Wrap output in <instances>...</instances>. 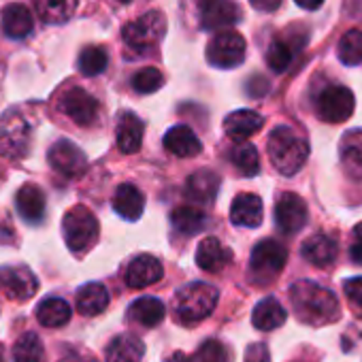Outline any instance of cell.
I'll list each match as a JSON object with an SVG mask.
<instances>
[{
    "label": "cell",
    "instance_id": "obj_1",
    "mask_svg": "<svg viewBox=\"0 0 362 362\" xmlns=\"http://www.w3.org/2000/svg\"><path fill=\"white\" fill-rule=\"evenodd\" d=\"M290 303H292L296 317L309 326H324V324L339 320L341 315L337 296L328 288L309 279H300L292 284Z\"/></svg>",
    "mask_w": 362,
    "mask_h": 362
},
{
    "label": "cell",
    "instance_id": "obj_2",
    "mask_svg": "<svg viewBox=\"0 0 362 362\" xmlns=\"http://www.w3.org/2000/svg\"><path fill=\"white\" fill-rule=\"evenodd\" d=\"M267 149H269L271 164L277 168V173L286 177L296 175L309 158V143L300 134H296L290 126H277L269 134Z\"/></svg>",
    "mask_w": 362,
    "mask_h": 362
},
{
    "label": "cell",
    "instance_id": "obj_3",
    "mask_svg": "<svg viewBox=\"0 0 362 362\" xmlns=\"http://www.w3.org/2000/svg\"><path fill=\"white\" fill-rule=\"evenodd\" d=\"M218 298H220L218 288L203 284V281H194V284L179 290V294L175 298V313H177L179 322L197 324L214 313Z\"/></svg>",
    "mask_w": 362,
    "mask_h": 362
},
{
    "label": "cell",
    "instance_id": "obj_4",
    "mask_svg": "<svg viewBox=\"0 0 362 362\" xmlns=\"http://www.w3.org/2000/svg\"><path fill=\"white\" fill-rule=\"evenodd\" d=\"M164 33H166V18L160 11H147L139 20L126 24L122 30V37L130 49L139 54H147L156 49Z\"/></svg>",
    "mask_w": 362,
    "mask_h": 362
},
{
    "label": "cell",
    "instance_id": "obj_5",
    "mask_svg": "<svg viewBox=\"0 0 362 362\" xmlns=\"http://www.w3.org/2000/svg\"><path fill=\"white\" fill-rule=\"evenodd\" d=\"M286 260H288V250L284 243H279L275 239H262L254 247L252 258H250L252 281H256L260 286L271 284L284 271Z\"/></svg>",
    "mask_w": 362,
    "mask_h": 362
},
{
    "label": "cell",
    "instance_id": "obj_6",
    "mask_svg": "<svg viewBox=\"0 0 362 362\" xmlns=\"http://www.w3.org/2000/svg\"><path fill=\"white\" fill-rule=\"evenodd\" d=\"M62 235L71 252H83L98 239V220L88 207L77 205L66 211L62 220Z\"/></svg>",
    "mask_w": 362,
    "mask_h": 362
},
{
    "label": "cell",
    "instance_id": "obj_7",
    "mask_svg": "<svg viewBox=\"0 0 362 362\" xmlns=\"http://www.w3.org/2000/svg\"><path fill=\"white\" fill-rule=\"evenodd\" d=\"M30 124L18 111H11L0 122V156L24 158L30 147Z\"/></svg>",
    "mask_w": 362,
    "mask_h": 362
},
{
    "label": "cell",
    "instance_id": "obj_8",
    "mask_svg": "<svg viewBox=\"0 0 362 362\" xmlns=\"http://www.w3.org/2000/svg\"><path fill=\"white\" fill-rule=\"evenodd\" d=\"M207 60L216 69H235L245 60V39L235 30L218 33L207 45Z\"/></svg>",
    "mask_w": 362,
    "mask_h": 362
},
{
    "label": "cell",
    "instance_id": "obj_9",
    "mask_svg": "<svg viewBox=\"0 0 362 362\" xmlns=\"http://www.w3.org/2000/svg\"><path fill=\"white\" fill-rule=\"evenodd\" d=\"M354 94L345 86H330L317 96V115L328 124L347 122L354 113Z\"/></svg>",
    "mask_w": 362,
    "mask_h": 362
},
{
    "label": "cell",
    "instance_id": "obj_10",
    "mask_svg": "<svg viewBox=\"0 0 362 362\" xmlns=\"http://www.w3.org/2000/svg\"><path fill=\"white\" fill-rule=\"evenodd\" d=\"M58 109L71 117L77 126H92L96 119H98V111H100V105L98 100L86 92L83 88H69L60 100H58Z\"/></svg>",
    "mask_w": 362,
    "mask_h": 362
},
{
    "label": "cell",
    "instance_id": "obj_11",
    "mask_svg": "<svg viewBox=\"0 0 362 362\" xmlns=\"http://www.w3.org/2000/svg\"><path fill=\"white\" fill-rule=\"evenodd\" d=\"M241 20L235 0H199V24L203 30H226Z\"/></svg>",
    "mask_w": 362,
    "mask_h": 362
},
{
    "label": "cell",
    "instance_id": "obj_12",
    "mask_svg": "<svg viewBox=\"0 0 362 362\" xmlns=\"http://www.w3.org/2000/svg\"><path fill=\"white\" fill-rule=\"evenodd\" d=\"M39 279L28 267L0 269V292L11 300H28L37 294Z\"/></svg>",
    "mask_w": 362,
    "mask_h": 362
},
{
    "label": "cell",
    "instance_id": "obj_13",
    "mask_svg": "<svg viewBox=\"0 0 362 362\" xmlns=\"http://www.w3.org/2000/svg\"><path fill=\"white\" fill-rule=\"evenodd\" d=\"M309 220L307 203L294 194L284 192L275 203V224L284 235H296Z\"/></svg>",
    "mask_w": 362,
    "mask_h": 362
},
{
    "label": "cell",
    "instance_id": "obj_14",
    "mask_svg": "<svg viewBox=\"0 0 362 362\" xmlns=\"http://www.w3.org/2000/svg\"><path fill=\"white\" fill-rule=\"evenodd\" d=\"M49 164L64 177H81L88 170L86 153L71 141L60 139L49 149Z\"/></svg>",
    "mask_w": 362,
    "mask_h": 362
},
{
    "label": "cell",
    "instance_id": "obj_15",
    "mask_svg": "<svg viewBox=\"0 0 362 362\" xmlns=\"http://www.w3.org/2000/svg\"><path fill=\"white\" fill-rule=\"evenodd\" d=\"M162 275H164L162 262L158 258L149 256V254H141V256H136L128 264V269H126V284L130 288L141 290V288H149V286L158 284L162 279Z\"/></svg>",
    "mask_w": 362,
    "mask_h": 362
},
{
    "label": "cell",
    "instance_id": "obj_16",
    "mask_svg": "<svg viewBox=\"0 0 362 362\" xmlns=\"http://www.w3.org/2000/svg\"><path fill=\"white\" fill-rule=\"evenodd\" d=\"M16 205H18V214L24 222L28 224H39L45 218V209H47V199L45 192L35 186V184H24L18 190L16 197Z\"/></svg>",
    "mask_w": 362,
    "mask_h": 362
},
{
    "label": "cell",
    "instance_id": "obj_17",
    "mask_svg": "<svg viewBox=\"0 0 362 362\" xmlns=\"http://www.w3.org/2000/svg\"><path fill=\"white\" fill-rule=\"evenodd\" d=\"M220 190V177L214 170H197L186 181V197L199 205H211Z\"/></svg>",
    "mask_w": 362,
    "mask_h": 362
},
{
    "label": "cell",
    "instance_id": "obj_18",
    "mask_svg": "<svg viewBox=\"0 0 362 362\" xmlns=\"http://www.w3.org/2000/svg\"><path fill=\"white\" fill-rule=\"evenodd\" d=\"M164 149L177 158H194L201 153L203 145L190 126H173L164 134Z\"/></svg>",
    "mask_w": 362,
    "mask_h": 362
},
{
    "label": "cell",
    "instance_id": "obj_19",
    "mask_svg": "<svg viewBox=\"0 0 362 362\" xmlns=\"http://www.w3.org/2000/svg\"><path fill=\"white\" fill-rule=\"evenodd\" d=\"M337 252H339L337 241H334L330 235H324V233L309 237V239L303 243V247H300L303 258H305L309 264L320 267V269L330 267V264L337 260Z\"/></svg>",
    "mask_w": 362,
    "mask_h": 362
},
{
    "label": "cell",
    "instance_id": "obj_20",
    "mask_svg": "<svg viewBox=\"0 0 362 362\" xmlns=\"http://www.w3.org/2000/svg\"><path fill=\"white\" fill-rule=\"evenodd\" d=\"M264 126V117L252 109H239V111H233L226 119H224V132L235 139L237 143L239 141H245L250 136H254L256 132H260V128Z\"/></svg>",
    "mask_w": 362,
    "mask_h": 362
},
{
    "label": "cell",
    "instance_id": "obj_21",
    "mask_svg": "<svg viewBox=\"0 0 362 362\" xmlns=\"http://www.w3.org/2000/svg\"><path fill=\"white\" fill-rule=\"evenodd\" d=\"M233 260V252L224 247L216 237H207L201 241L197 250V264L207 273H222Z\"/></svg>",
    "mask_w": 362,
    "mask_h": 362
},
{
    "label": "cell",
    "instance_id": "obj_22",
    "mask_svg": "<svg viewBox=\"0 0 362 362\" xmlns=\"http://www.w3.org/2000/svg\"><path fill=\"white\" fill-rule=\"evenodd\" d=\"M264 211H262V199L256 194H239L233 201L230 207V220L237 226H245V228H258L262 224Z\"/></svg>",
    "mask_w": 362,
    "mask_h": 362
},
{
    "label": "cell",
    "instance_id": "obj_23",
    "mask_svg": "<svg viewBox=\"0 0 362 362\" xmlns=\"http://www.w3.org/2000/svg\"><path fill=\"white\" fill-rule=\"evenodd\" d=\"M143 122L130 113L124 111L117 119V130H115V139H117V147L122 153H134L141 149L143 143Z\"/></svg>",
    "mask_w": 362,
    "mask_h": 362
},
{
    "label": "cell",
    "instance_id": "obj_24",
    "mask_svg": "<svg viewBox=\"0 0 362 362\" xmlns=\"http://www.w3.org/2000/svg\"><path fill=\"white\" fill-rule=\"evenodd\" d=\"M113 209L128 222H134L143 216L145 194L134 184H122L113 197Z\"/></svg>",
    "mask_w": 362,
    "mask_h": 362
},
{
    "label": "cell",
    "instance_id": "obj_25",
    "mask_svg": "<svg viewBox=\"0 0 362 362\" xmlns=\"http://www.w3.org/2000/svg\"><path fill=\"white\" fill-rule=\"evenodd\" d=\"M35 20L26 5L13 3L3 9V33L9 39H24L33 33Z\"/></svg>",
    "mask_w": 362,
    "mask_h": 362
},
{
    "label": "cell",
    "instance_id": "obj_26",
    "mask_svg": "<svg viewBox=\"0 0 362 362\" xmlns=\"http://www.w3.org/2000/svg\"><path fill=\"white\" fill-rule=\"evenodd\" d=\"M339 153H341V164L347 170V175L360 179L362 177V128H356L343 134Z\"/></svg>",
    "mask_w": 362,
    "mask_h": 362
},
{
    "label": "cell",
    "instance_id": "obj_27",
    "mask_svg": "<svg viewBox=\"0 0 362 362\" xmlns=\"http://www.w3.org/2000/svg\"><path fill=\"white\" fill-rule=\"evenodd\" d=\"M164 305L160 298L153 296H141L136 298L128 309V320L132 324H139L143 328H153L164 320Z\"/></svg>",
    "mask_w": 362,
    "mask_h": 362
},
{
    "label": "cell",
    "instance_id": "obj_28",
    "mask_svg": "<svg viewBox=\"0 0 362 362\" xmlns=\"http://www.w3.org/2000/svg\"><path fill=\"white\" fill-rule=\"evenodd\" d=\"M143 354H145V345L139 337L119 334L109 343L105 351V360L107 362H141Z\"/></svg>",
    "mask_w": 362,
    "mask_h": 362
},
{
    "label": "cell",
    "instance_id": "obj_29",
    "mask_svg": "<svg viewBox=\"0 0 362 362\" xmlns=\"http://www.w3.org/2000/svg\"><path fill=\"white\" fill-rule=\"evenodd\" d=\"M170 224L173 228L179 233V235H186V237H192V235H199L201 230H205L207 226V216L194 207V205H181L177 209H173L170 214Z\"/></svg>",
    "mask_w": 362,
    "mask_h": 362
},
{
    "label": "cell",
    "instance_id": "obj_30",
    "mask_svg": "<svg viewBox=\"0 0 362 362\" xmlns=\"http://www.w3.org/2000/svg\"><path fill=\"white\" fill-rule=\"evenodd\" d=\"M286 317H288V313L281 307V303L277 298H273V296H267L254 307L252 324L258 330H275L286 322Z\"/></svg>",
    "mask_w": 362,
    "mask_h": 362
},
{
    "label": "cell",
    "instance_id": "obj_31",
    "mask_svg": "<svg viewBox=\"0 0 362 362\" xmlns=\"http://www.w3.org/2000/svg\"><path fill=\"white\" fill-rule=\"evenodd\" d=\"M109 307V290L103 284H86L77 292V311L81 315H98Z\"/></svg>",
    "mask_w": 362,
    "mask_h": 362
},
{
    "label": "cell",
    "instance_id": "obj_32",
    "mask_svg": "<svg viewBox=\"0 0 362 362\" xmlns=\"http://www.w3.org/2000/svg\"><path fill=\"white\" fill-rule=\"evenodd\" d=\"M71 305L64 300V298H58V296H49V298H43L37 307V320L41 326H47V328H60L64 326L69 320H71Z\"/></svg>",
    "mask_w": 362,
    "mask_h": 362
},
{
    "label": "cell",
    "instance_id": "obj_33",
    "mask_svg": "<svg viewBox=\"0 0 362 362\" xmlns=\"http://www.w3.org/2000/svg\"><path fill=\"white\" fill-rule=\"evenodd\" d=\"M39 18L45 24H64L73 18L77 9V0H33Z\"/></svg>",
    "mask_w": 362,
    "mask_h": 362
},
{
    "label": "cell",
    "instance_id": "obj_34",
    "mask_svg": "<svg viewBox=\"0 0 362 362\" xmlns=\"http://www.w3.org/2000/svg\"><path fill=\"white\" fill-rule=\"evenodd\" d=\"M228 158H230L233 166H235L241 175H245V177H254V175L260 170L258 149H256L252 143H247V141L235 143L233 149H230V153H228Z\"/></svg>",
    "mask_w": 362,
    "mask_h": 362
},
{
    "label": "cell",
    "instance_id": "obj_35",
    "mask_svg": "<svg viewBox=\"0 0 362 362\" xmlns=\"http://www.w3.org/2000/svg\"><path fill=\"white\" fill-rule=\"evenodd\" d=\"M13 360L16 362H43L45 349H43L39 334H35V332L22 334L13 345Z\"/></svg>",
    "mask_w": 362,
    "mask_h": 362
},
{
    "label": "cell",
    "instance_id": "obj_36",
    "mask_svg": "<svg viewBox=\"0 0 362 362\" xmlns=\"http://www.w3.org/2000/svg\"><path fill=\"white\" fill-rule=\"evenodd\" d=\"M339 60L347 66L362 64V30H349L339 41Z\"/></svg>",
    "mask_w": 362,
    "mask_h": 362
},
{
    "label": "cell",
    "instance_id": "obj_37",
    "mask_svg": "<svg viewBox=\"0 0 362 362\" xmlns=\"http://www.w3.org/2000/svg\"><path fill=\"white\" fill-rule=\"evenodd\" d=\"M107 64H109V56H107V52H105L103 47H98V45L86 47V49L79 54V60H77L79 71H81L83 75H88V77L100 75V73L107 69Z\"/></svg>",
    "mask_w": 362,
    "mask_h": 362
},
{
    "label": "cell",
    "instance_id": "obj_38",
    "mask_svg": "<svg viewBox=\"0 0 362 362\" xmlns=\"http://www.w3.org/2000/svg\"><path fill=\"white\" fill-rule=\"evenodd\" d=\"M290 62H292V47L286 41H281V39L273 41L269 45V52H267L269 69L275 71V73H284L290 66Z\"/></svg>",
    "mask_w": 362,
    "mask_h": 362
},
{
    "label": "cell",
    "instance_id": "obj_39",
    "mask_svg": "<svg viewBox=\"0 0 362 362\" xmlns=\"http://www.w3.org/2000/svg\"><path fill=\"white\" fill-rule=\"evenodd\" d=\"M164 83V77L158 69L153 66H147V69H141L134 77H132V88L134 92L139 94H153L162 88Z\"/></svg>",
    "mask_w": 362,
    "mask_h": 362
},
{
    "label": "cell",
    "instance_id": "obj_40",
    "mask_svg": "<svg viewBox=\"0 0 362 362\" xmlns=\"http://www.w3.org/2000/svg\"><path fill=\"white\" fill-rule=\"evenodd\" d=\"M199 362H230V354L226 345L218 339H207L197 354Z\"/></svg>",
    "mask_w": 362,
    "mask_h": 362
},
{
    "label": "cell",
    "instance_id": "obj_41",
    "mask_svg": "<svg viewBox=\"0 0 362 362\" xmlns=\"http://www.w3.org/2000/svg\"><path fill=\"white\" fill-rule=\"evenodd\" d=\"M343 290H345L347 298H349L354 305L362 307V277H351V279H347V281L343 284Z\"/></svg>",
    "mask_w": 362,
    "mask_h": 362
},
{
    "label": "cell",
    "instance_id": "obj_42",
    "mask_svg": "<svg viewBox=\"0 0 362 362\" xmlns=\"http://www.w3.org/2000/svg\"><path fill=\"white\" fill-rule=\"evenodd\" d=\"M245 362H269V349L264 343H254L245 351Z\"/></svg>",
    "mask_w": 362,
    "mask_h": 362
},
{
    "label": "cell",
    "instance_id": "obj_43",
    "mask_svg": "<svg viewBox=\"0 0 362 362\" xmlns=\"http://www.w3.org/2000/svg\"><path fill=\"white\" fill-rule=\"evenodd\" d=\"M349 258L362 267V222L354 228V243L349 247Z\"/></svg>",
    "mask_w": 362,
    "mask_h": 362
},
{
    "label": "cell",
    "instance_id": "obj_44",
    "mask_svg": "<svg viewBox=\"0 0 362 362\" xmlns=\"http://www.w3.org/2000/svg\"><path fill=\"white\" fill-rule=\"evenodd\" d=\"M284 0H250V5L256 9V11H262V13H273L281 7Z\"/></svg>",
    "mask_w": 362,
    "mask_h": 362
},
{
    "label": "cell",
    "instance_id": "obj_45",
    "mask_svg": "<svg viewBox=\"0 0 362 362\" xmlns=\"http://www.w3.org/2000/svg\"><path fill=\"white\" fill-rule=\"evenodd\" d=\"M294 3L300 7V9H307V11H315L324 5V0H294Z\"/></svg>",
    "mask_w": 362,
    "mask_h": 362
},
{
    "label": "cell",
    "instance_id": "obj_46",
    "mask_svg": "<svg viewBox=\"0 0 362 362\" xmlns=\"http://www.w3.org/2000/svg\"><path fill=\"white\" fill-rule=\"evenodd\" d=\"M60 362H94L92 356H77V354H71V356H64Z\"/></svg>",
    "mask_w": 362,
    "mask_h": 362
},
{
    "label": "cell",
    "instance_id": "obj_47",
    "mask_svg": "<svg viewBox=\"0 0 362 362\" xmlns=\"http://www.w3.org/2000/svg\"><path fill=\"white\" fill-rule=\"evenodd\" d=\"M166 362H192L186 354H181V351H177V354H173Z\"/></svg>",
    "mask_w": 362,
    "mask_h": 362
},
{
    "label": "cell",
    "instance_id": "obj_48",
    "mask_svg": "<svg viewBox=\"0 0 362 362\" xmlns=\"http://www.w3.org/2000/svg\"><path fill=\"white\" fill-rule=\"evenodd\" d=\"M0 362H5V347L0 345Z\"/></svg>",
    "mask_w": 362,
    "mask_h": 362
},
{
    "label": "cell",
    "instance_id": "obj_49",
    "mask_svg": "<svg viewBox=\"0 0 362 362\" xmlns=\"http://www.w3.org/2000/svg\"><path fill=\"white\" fill-rule=\"evenodd\" d=\"M117 3H124L126 5V3H130V0H117Z\"/></svg>",
    "mask_w": 362,
    "mask_h": 362
}]
</instances>
